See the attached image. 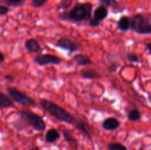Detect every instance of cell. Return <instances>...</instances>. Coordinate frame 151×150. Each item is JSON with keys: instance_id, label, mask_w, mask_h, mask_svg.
I'll use <instances>...</instances> for the list:
<instances>
[{"instance_id": "8", "label": "cell", "mask_w": 151, "mask_h": 150, "mask_svg": "<svg viewBox=\"0 0 151 150\" xmlns=\"http://www.w3.org/2000/svg\"><path fill=\"white\" fill-rule=\"evenodd\" d=\"M75 127L78 130L82 132L83 134L86 135L87 138L91 140L92 138V135L94 134V131H93V128L91 125L88 123H87L86 121L81 119H76L75 123L74 124Z\"/></svg>"}, {"instance_id": "29", "label": "cell", "mask_w": 151, "mask_h": 150, "mask_svg": "<svg viewBox=\"0 0 151 150\" xmlns=\"http://www.w3.org/2000/svg\"><path fill=\"white\" fill-rule=\"evenodd\" d=\"M0 59H1V63H3L4 60V59H5V57H4V55L3 53H1V54H0Z\"/></svg>"}, {"instance_id": "27", "label": "cell", "mask_w": 151, "mask_h": 150, "mask_svg": "<svg viewBox=\"0 0 151 150\" xmlns=\"http://www.w3.org/2000/svg\"><path fill=\"white\" fill-rule=\"evenodd\" d=\"M116 68H117V65H116V64H112L111 66L110 67V71H116Z\"/></svg>"}, {"instance_id": "7", "label": "cell", "mask_w": 151, "mask_h": 150, "mask_svg": "<svg viewBox=\"0 0 151 150\" xmlns=\"http://www.w3.org/2000/svg\"><path fill=\"white\" fill-rule=\"evenodd\" d=\"M55 46L62 49L66 50L70 53L78 51L81 49V46L78 43L66 37H61L59 38L55 44Z\"/></svg>"}, {"instance_id": "18", "label": "cell", "mask_w": 151, "mask_h": 150, "mask_svg": "<svg viewBox=\"0 0 151 150\" xmlns=\"http://www.w3.org/2000/svg\"><path fill=\"white\" fill-rule=\"evenodd\" d=\"M141 113L137 108L131 109L128 112V114H127V118L131 121H139L141 119Z\"/></svg>"}, {"instance_id": "17", "label": "cell", "mask_w": 151, "mask_h": 150, "mask_svg": "<svg viewBox=\"0 0 151 150\" xmlns=\"http://www.w3.org/2000/svg\"><path fill=\"white\" fill-rule=\"evenodd\" d=\"M11 98L4 94L3 92H0V107L1 109L9 108L14 107V102Z\"/></svg>"}, {"instance_id": "10", "label": "cell", "mask_w": 151, "mask_h": 150, "mask_svg": "<svg viewBox=\"0 0 151 150\" xmlns=\"http://www.w3.org/2000/svg\"><path fill=\"white\" fill-rule=\"evenodd\" d=\"M120 126V122L118 119L114 117H109L105 119L102 124V126L104 129L109 131H113L118 129Z\"/></svg>"}, {"instance_id": "21", "label": "cell", "mask_w": 151, "mask_h": 150, "mask_svg": "<svg viewBox=\"0 0 151 150\" xmlns=\"http://www.w3.org/2000/svg\"><path fill=\"white\" fill-rule=\"evenodd\" d=\"M126 58L128 61L131 62V63H138V62H139V59L138 55L136 54H134V53H127Z\"/></svg>"}, {"instance_id": "22", "label": "cell", "mask_w": 151, "mask_h": 150, "mask_svg": "<svg viewBox=\"0 0 151 150\" xmlns=\"http://www.w3.org/2000/svg\"><path fill=\"white\" fill-rule=\"evenodd\" d=\"M47 1L48 0H32L31 4L35 8H38V7H41L43 5H44Z\"/></svg>"}, {"instance_id": "16", "label": "cell", "mask_w": 151, "mask_h": 150, "mask_svg": "<svg viewBox=\"0 0 151 150\" xmlns=\"http://www.w3.org/2000/svg\"><path fill=\"white\" fill-rule=\"evenodd\" d=\"M117 28L122 32H127L131 29V19L126 16H122L118 21Z\"/></svg>"}, {"instance_id": "28", "label": "cell", "mask_w": 151, "mask_h": 150, "mask_svg": "<svg viewBox=\"0 0 151 150\" xmlns=\"http://www.w3.org/2000/svg\"><path fill=\"white\" fill-rule=\"evenodd\" d=\"M146 47H147V49H148L149 53H150V54L151 55V43H148V44H147Z\"/></svg>"}, {"instance_id": "13", "label": "cell", "mask_w": 151, "mask_h": 150, "mask_svg": "<svg viewBox=\"0 0 151 150\" xmlns=\"http://www.w3.org/2000/svg\"><path fill=\"white\" fill-rule=\"evenodd\" d=\"M80 75L83 79H94L100 78V74L98 71L93 69H85L80 71Z\"/></svg>"}, {"instance_id": "1", "label": "cell", "mask_w": 151, "mask_h": 150, "mask_svg": "<svg viewBox=\"0 0 151 150\" xmlns=\"http://www.w3.org/2000/svg\"><path fill=\"white\" fill-rule=\"evenodd\" d=\"M92 5L90 3L78 4L69 11L63 12L58 15V19L63 21L81 23L83 21L90 20Z\"/></svg>"}, {"instance_id": "20", "label": "cell", "mask_w": 151, "mask_h": 150, "mask_svg": "<svg viewBox=\"0 0 151 150\" xmlns=\"http://www.w3.org/2000/svg\"><path fill=\"white\" fill-rule=\"evenodd\" d=\"M100 3L106 7H112L114 9L118 7V2L116 0H100Z\"/></svg>"}, {"instance_id": "2", "label": "cell", "mask_w": 151, "mask_h": 150, "mask_svg": "<svg viewBox=\"0 0 151 150\" xmlns=\"http://www.w3.org/2000/svg\"><path fill=\"white\" fill-rule=\"evenodd\" d=\"M40 104L44 110L55 118L57 120L69 124H75L76 119L70 113L66 111L64 108L59 106L56 103L46 99H41L40 100Z\"/></svg>"}, {"instance_id": "9", "label": "cell", "mask_w": 151, "mask_h": 150, "mask_svg": "<svg viewBox=\"0 0 151 150\" xmlns=\"http://www.w3.org/2000/svg\"><path fill=\"white\" fill-rule=\"evenodd\" d=\"M62 134H63L65 141L69 144V146H72L74 149L78 150V140L75 138L72 131H71L70 129L64 128V129H62Z\"/></svg>"}, {"instance_id": "24", "label": "cell", "mask_w": 151, "mask_h": 150, "mask_svg": "<svg viewBox=\"0 0 151 150\" xmlns=\"http://www.w3.org/2000/svg\"><path fill=\"white\" fill-rule=\"evenodd\" d=\"M88 22H89V26H91V27H94V28L98 27V26L100 25V22L98 21H97L96 19H93V18L90 19Z\"/></svg>"}, {"instance_id": "3", "label": "cell", "mask_w": 151, "mask_h": 150, "mask_svg": "<svg viewBox=\"0 0 151 150\" xmlns=\"http://www.w3.org/2000/svg\"><path fill=\"white\" fill-rule=\"evenodd\" d=\"M131 29L139 35L151 34V19L146 15L138 13L131 18Z\"/></svg>"}, {"instance_id": "6", "label": "cell", "mask_w": 151, "mask_h": 150, "mask_svg": "<svg viewBox=\"0 0 151 150\" xmlns=\"http://www.w3.org/2000/svg\"><path fill=\"white\" fill-rule=\"evenodd\" d=\"M33 61L35 64L40 66H44L47 65H59L61 63L60 57L54 54H41L33 57Z\"/></svg>"}, {"instance_id": "30", "label": "cell", "mask_w": 151, "mask_h": 150, "mask_svg": "<svg viewBox=\"0 0 151 150\" xmlns=\"http://www.w3.org/2000/svg\"><path fill=\"white\" fill-rule=\"evenodd\" d=\"M147 99H148V101L151 103V95H148V96H147Z\"/></svg>"}, {"instance_id": "14", "label": "cell", "mask_w": 151, "mask_h": 150, "mask_svg": "<svg viewBox=\"0 0 151 150\" xmlns=\"http://www.w3.org/2000/svg\"><path fill=\"white\" fill-rule=\"evenodd\" d=\"M60 138V133L55 128L48 129L45 134V141L47 144H53Z\"/></svg>"}, {"instance_id": "15", "label": "cell", "mask_w": 151, "mask_h": 150, "mask_svg": "<svg viewBox=\"0 0 151 150\" xmlns=\"http://www.w3.org/2000/svg\"><path fill=\"white\" fill-rule=\"evenodd\" d=\"M73 60L79 66H86L93 64V62L87 55L83 54H76L73 57Z\"/></svg>"}, {"instance_id": "26", "label": "cell", "mask_w": 151, "mask_h": 150, "mask_svg": "<svg viewBox=\"0 0 151 150\" xmlns=\"http://www.w3.org/2000/svg\"><path fill=\"white\" fill-rule=\"evenodd\" d=\"M4 78L6 79L7 81H8V82H13V81H14L15 78L14 76H13L12 74H7V75H4Z\"/></svg>"}, {"instance_id": "19", "label": "cell", "mask_w": 151, "mask_h": 150, "mask_svg": "<svg viewBox=\"0 0 151 150\" xmlns=\"http://www.w3.org/2000/svg\"><path fill=\"white\" fill-rule=\"evenodd\" d=\"M108 150H128V148L119 142L109 143L106 146Z\"/></svg>"}, {"instance_id": "31", "label": "cell", "mask_w": 151, "mask_h": 150, "mask_svg": "<svg viewBox=\"0 0 151 150\" xmlns=\"http://www.w3.org/2000/svg\"><path fill=\"white\" fill-rule=\"evenodd\" d=\"M30 150H39V149H38V147H35V148H32V149H31Z\"/></svg>"}, {"instance_id": "5", "label": "cell", "mask_w": 151, "mask_h": 150, "mask_svg": "<svg viewBox=\"0 0 151 150\" xmlns=\"http://www.w3.org/2000/svg\"><path fill=\"white\" fill-rule=\"evenodd\" d=\"M6 91L10 98L21 105L32 107H35L37 106L36 103L30 96L27 95L25 93L22 92L17 88H13V87H7Z\"/></svg>"}, {"instance_id": "23", "label": "cell", "mask_w": 151, "mask_h": 150, "mask_svg": "<svg viewBox=\"0 0 151 150\" xmlns=\"http://www.w3.org/2000/svg\"><path fill=\"white\" fill-rule=\"evenodd\" d=\"M6 1L10 5L15 6V7L22 5L24 2V0H6Z\"/></svg>"}, {"instance_id": "12", "label": "cell", "mask_w": 151, "mask_h": 150, "mask_svg": "<svg viewBox=\"0 0 151 150\" xmlns=\"http://www.w3.org/2000/svg\"><path fill=\"white\" fill-rule=\"evenodd\" d=\"M108 15H109V11L107 10V7L103 5H100L94 10L93 19L101 22L102 21L105 20L107 18Z\"/></svg>"}, {"instance_id": "4", "label": "cell", "mask_w": 151, "mask_h": 150, "mask_svg": "<svg viewBox=\"0 0 151 150\" xmlns=\"http://www.w3.org/2000/svg\"><path fill=\"white\" fill-rule=\"evenodd\" d=\"M20 119L27 124L28 126H31L34 129L39 132H44L47 128L45 121L41 116L27 110H22L19 112Z\"/></svg>"}, {"instance_id": "25", "label": "cell", "mask_w": 151, "mask_h": 150, "mask_svg": "<svg viewBox=\"0 0 151 150\" xmlns=\"http://www.w3.org/2000/svg\"><path fill=\"white\" fill-rule=\"evenodd\" d=\"M9 11H10V10H9V8L7 7L2 5V4L0 6V15H1V16L7 14Z\"/></svg>"}, {"instance_id": "11", "label": "cell", "mask_w": 151, "mask_h": 150, "mask_svg": "<svg viewBox=\"0 0 151 150\" xmlns=\"http://www.w3.org/2000/svg\"><path fill=\"white\" fill-rule=\"evenodd\" d=\"M24 46L29 53H37L41 49L38 41L35 38H29L24 43Z\"/></svg>"}]
</instances>
